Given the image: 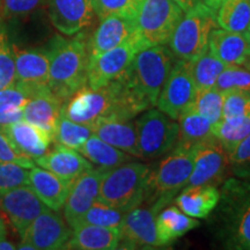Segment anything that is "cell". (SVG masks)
Segmentation results:
<instances>
[{
  "label": "cell",
  "mask_w": 250,
  "mask_h": 250,
  "mask_svg": "<svg viewBox=\"0 0 250 250\" xmlns=\"http://www.w3.org/2000/svg\"><path fill=\"white\" fill-rule=\"evenodd\" d=\"M226 94L214 87L204 90H198L195 102L191 105L193 109L212 124H217L224 117V102Z\"/></svg>",
  "instance_id": "836d02e7"
},
{
  "label": "cell",
  "mask_w": 250,
  "mask_h": 250,
  "mask_svg": "<svg viewBox=\"0 0 250 250\" xmlns=\"http://www.w3.org/2000/svg\"><path fill=\"white\" fill-rule=\"evenodd\" d=\"M4 130L14 143L15 147L34 161L44 155L49 151L51 143L54 142L48 132L29 123L24 118L14 122Z\"/></svg>",
  "instance_id": "7402d4cb"
},
{
  "label": "cell",
  "mask_w": 250,
  "mask_h": 250,
  "mask_svg": "<svg viewBox=\"0 0 250 250\" xmlns=\"http://www.w3.org/2000/svg\"><path fill=\"white\" fill-rule=\"evenodd\" d=\"M62 107L64 102L50 89L49 86H41L31 94L24 104L23 118L44 130L54 139Z\"/></svg>",
  "instance_id": "ac0fdd59"
},
{
  "label": "cell",
  "mask_w": 250,
  "mask_h": 250,
  "mask_svg": "<svg viewBox=\"0 0 250 250\" xmlns=\"http://www.w3.org/2000/svg\"><path fill=\"white\" fill-rule=\"evenodd\" d=\"M107 170L100 167H93L80 175L71 184L70 192L64 205V218L72 229L78 226L90 206L99 201L100 187Z\"/></svg>",
  "instance_id": "5bb4252c"
},
{
  "label": "cell",
  "mask_w": 250,
  "mask_h": 250,
  "mask_svg": "<svg viewBox=\"0 0 250 250\" xmlns=\"http://www.w3.org/2000/svg\"><path fill=\"white\" fill-rule=\"evenodd\" d=\"M190 66L197 90H204L215 86L219 76L226 68L227 64L208 50L205 54L190 62Z\"/></svg>",
  "instance_id": "1f68e13d"
},
{
  "label": "cell",
  "mask_w": 250,
  "mask_h": 250,
  "mask_svg": "<svg viewBox=\"0 0 250 250\" xmlns=\"http://www.w3.org/2000/svg\"><path fill=\"white\" fill-rule=\"evenodd\" d=\"M183 15V9L173 0H140L136 17L137 33L147 48L165 45Z\"/></svg>",
  "instance_id": "8992f818"
},
{
  "label": "cell",
  "mask_w": 250,
  "mask_h": 250,
  "mask_svg": "<svg viewBox=\"0 0 250 250\" xmlns=\"http://www.w3.org/2000/svg\"><path fill=\"white\" fill-rule=\"evenodd\" d=\"M73 229L64 223L58 211L51 208L40 214L20 234L21 241L30 243L36 250H58L66 248Z\"/></svg>",
  "instance_id": "4fadbf2b"
},
{
  "label": "cell",
  "mask_w": 250,
  "mask_h": 250,
  "mask_svg": "<svg viewBox=\"0 0 250 250\" xmlns=\"http://www.w3.org/2000/svg\"><path fill=\"white\" fill-rule=\"evenodd\" d=\"M197 87L191 73L190 62L177 61L162 87L156 107L173 120L191 108L197 96Z\"/></svg>",
  "instance_id": "30bf717a"
},
{
  "label": "cell",
  "mask_w": 250,
  "mask_h": 250,
  "mask_svg": "<svg viewBox=\"0 0 250 250\" xmlns=\"http://www.w3.org/2000/svg\"><path fill=\"white\" fill-rule=\"evenodd\" d=\"M146 48L147 46L140 39L139 34L136 33L121 45L93 59L88 65L87 86L98 89L120 79L129 70L136 55Z\"/></svg>",
  "instance_id": "9c48e42d"
},
{
  "label": "cell",
  "mask_w": 250,
  "mask_h": 250,
  "mask_svg": "<svg viewBox=\"0 0 250 250\" xmlns=\"http://www.w3.org/2000/svg\"><path fill=\"white\" fill-rule=\"evenodd\" d=\"M168 203L158 199L151 208H136L125 214L121 226L120 248L155 249L161 247L156 232V215Z\"/></svg>",
  "instance_id": "8fae6325"
},
{
  "label": "cell",
  "mask_w": 250,
  "mask_h": 250,
  "mask_svg": "<svg viewBox=\"0 0 250 250\" xmlns=\"http://www.w3.org/2000/svg\"><path fill=\"white\" fill-rule=\"evenodd\" d=\"M6 235H7V225H6L4 213L0 210V239L6 237Z\"/></svg>",
  "instance_id": "c3c4849f"
},
{
  "label": "cell",
  "mask_w": 250,
  "mask_h": 250,
  "mask_svg": "<svg viewBox=\"0 0 250 250\" xmlns=\"http://www.w3.org/2000/svg\"><path fill=\"white\" fill-rule=\"evenodd\" d=\"M94 134L127 154L140 158L136 123L131 121H104L93 125Z\"/></svg>",
  "instance_id": "484cf974"
},
{
  "label": "cell",
  "mask_w": 250,
  "mask_h": 250,
  "mask_svg": "<svg viewBox=\"0 0 250 250\" xmlns=\"http://www.w3.org/2000/svg\"><path fill=\"white\" fill-rule=\"evenodd\" d=\"M44 0H1L2 12L8 18L26 17L33 13Z\"/></svg>",
  "instance_id": "7bdbcfd3"
},
{
  "label": "cell",
  "mask_w": 250,
  "mask_h": 250,
  "mask_svg": "<svg viewBox=\"0 0 250 250\" xmlns=\"http://www.w3.org/2000/svg\"><path fill=\"white\" fill-rule=\"evenodd\" d=\"M229 246L235 249L250 250V202L243 206L233 225Z\"/></svg>",
  "instance_id": "60d3db41"
},
{
  "label": "cell",
  "mask_w": 250,
  "mask_h": 250,
  "mask_svg": "<svg viewBox=\"0 0 250 250\" xmlns=\"http://www.w3.org/2000/svg\"><path fill=\"white\" fill-rule=\"evenodd\" d=\"M48 85L62 102L87 85L89 54L88 41L83 33L71 39L56 36L51 41Z\"/></svg>",
  "instance_id": "7a4b0ae2"
},
{
  "label": "cell",
  "mask_w": 250,
  "mask_h": 250,
  "mask_svg": "<svg viewBox=\"0 0 250 250\" xmlns=\"http://www.w3.org/2000/svg\"><path fill=\"white\" fill-rule=\"evenodd\" d=\"M125 214H126V212L98 201L94 203L89 210L83 214L78 226H80V225H96V226L102 227L121 228Z\"/></svg>",
  "instance_id": "d590c367"
},
{
  "label": "cell",
  "mask_w": 250,
  "mask_h": 250,
  "mask_svg": "<svg viewBox=\"0 0 250 250\" xmlns=\"http://www.w3.org/2000/svg\"><path fill=\"white\" fill-rule=\"evenodd\" d=\"M229 161L240 170H250V133L229 154Z\"/></svg>",
  "instance_id": "ee69618b"
},
{
  "label": "cell",
  "mask_w": 250,
  "mask_h": 250,
  "mask_svg": "<svg viewBox=\"0 0 250 250\" xmlns=\"http://www.w3.org/2000/svg\"><path fill=\"white\" fill-rule=\"evenodd\" d=\"M0 7H1V0H0Z\"/></svg>",
  "instance_id": "f907efd6"
},
{
  "label": "cell",
  "mask_w": 250,
  "mask_h": 250,
  "mask_svg": "<svg viewBox=\"0 0 250 250\" xmlns=\"http://www.w3.org/2000/svg\"><path fill=\"white\" fill-rule=\"evenodd\" d=\"M100 20L109 15H122L136 20L140 0H89Z\"/></svg>",
  "instance_id": "74e56055"
},
{
  "label": "cell",
  "mask_w": 250,
  "mask_h": 250,
  "mask_svg": "<svg viewBox=\"0 0 250 250\" xmlns=\"http://www.w3.org/2000/svg\"><path fill=\"white\" fill-rule=\"evenodd\" d=\"M29 186L49 208L59 211L64 208L71 184L43 167L29 169Z\"/></svg>",
  "instance_id": "603a6c76"
},
{
  "label": "cell",
  "mask_w": 250,
  "mask_h": 250,
  "mask_svg": "<svg viewBox=\"0 0 250 250\" xmlns=\"http://www.w3.org/2000/svg\"><path fill=\"white\" fill-rule=\"evenodd\" d=\"M175 62L174 54L165 45L148 46L136 55L124 77L134 92L154 107Z\"/></svg>",
  "instance_id": "277c9868"
},
{
  "label": "cell",
  "mask_w": 250,
  "mask_h": 250,
  "mask_svg": "<svg viewBox=\"0 0 250 250\" xmlns=\"http://www.w3.org/2000/svg\"><path fill=\"white\" fill-rule=\"evenodd\" d=\"M215 12L202 0L184 12L168 42L175 57L192 62L208 51L211 33L218 24Z\"/></svg>",
  "instance_id": "5b68a950"
},
{
  "label": "cell",
  "mask_w": 250,
  "mask_h": 250,
  "mask_svg": "<svg viewBox=\"0 0 250 250\" xmlns=\"http://www.w3.org/2000/svg\"><path fill=\"white\" fill-rule=\"evenodd\" d=\"M17 83L14 46L9 41L6 28L0 23V90Z\"/></svg>",
  "instance_id": "8d00e7d4"
},
{
  "label": "cell",
  "mask_w": 250,
  "mask_h": 250,
  "mask_svg": "<svg viewBox=\"0 0 250 250\" xmlns=\"http://www.w3.org/2000/svg\"><path fill=\"white\" fill-rule=\"evenodd\" d=\"M173 1L176 2V4L179 5L184 12H187V11H189L191 7H193L197 2L201 1V0H173Z\"/></svg>",
  "instance_id": "bcb514c9"
},
{
  "label": "cell",
  "mask_w": 250,
  "mask_h": 250,
  "mask_svg": "<svg viewBox=\"0 0 250 250\" xmlns=\"http://www.w3.org/2000/svg\"><path fill=\"white\" fill-rule=\"evenodd\" d=\"M230 164L229 154L220 142L212 139L197 147L195 166L187 187L217 184L226 174Z\"/></svg>",
  "instance_id": "2e32d148"
},
{
  "label": "cell",
  "mask_w": 250,
  "mask_h": 250,
  "mask_svg": "<svg viewBox=\"0 0 250 250\" xmlns=\"http://www.w3.org/2000/svg\"><path fill=\"white\" fill-rule=\"evenodd\" d=\"M151 169L142 162L129 161L105 171L99 201L124 212L138 208L148 195Z\"/></svg>",
  "instance_id": "3957f363"
},
{
  "label": "cell",
  "mask_w": 250,
  "mask_h": 250,
  "mask_svg": "<svg viewBox=\"0 0 250 250\" xmlns=\"http://www.w3.org/2000/svg\"><path fill=\"white\" fill-rule=\"evenodd\" d=\"M92 134H94L93 125L72 121L62 111L55 131L54 140L59 145L79 151Z\"/></svg>",
  "instance_id": "d6a6232c"
},
{
  "label": "cell",
  "mask_w": 250,
  "mask_h": 250,
  "mask_svg": "<svg viewBox=\"0 0 250 250\" xmlns=\"http://www.w3.org/2000/svg\"><path fill=\"white\" fill-rule=\"evenodd\" d=\"M203 2H205L208 7H211L214 11H218V8L220 7V5L223 4L225 0H202Z\"/></svg>",
  "instance_id": "681fc988"
},
{
  "label": "cell",
  "mask_w": 250,
  "mask_h": 250,
  "mask_svg": "<svg viewBox=\"0 0 250 250\" xmlns=\"http://www.w3.org/2000/svg\"><path fill=\"white\" fill-rule=\"evenodd\" d=\"M22 118L23 109H11V110L0 109V129H5L8 125L22 120Z\"/></svg>",
  "instance_id": "f6af8a7d"
},
{
  "label": "cell",
  "mask_w": 250,
  "mask_h": 250,
  "mask_svg": "<svg viewBox=\"0 0 250 250\" xmlns=\"http://www.w3.org/2000/svg\"><path fill=\"white\" fill-rule=\"evenodd\" d=\"M217 23L228 31H250L249 0H225L217 11Z\"/></svg>",
  "instance_id": "f546056e"
},
{
  "label": "cell",
  "mask_w": 250,
  "mask_h": 250,
  "mask_svg": "<svg viewBox=\"0 0 250 250\" xmlns=\"http://www.w3.org/2000/svg\"><path fill=\"white\" fill-rule=\"evenodd\" d=\"M199 226V221L170 206L164 208L156 215V232L161 246L169 245L184 234Z\"/></svg>",
  "instance_id": "83f0119b"
},
{
  "label": "cell",
  "mask_w": 250,
  "mask_h": 250,
  "mask_svg": "<svg viewBox=\"0 0 250 250\" xmlns=\"http://www.w3.org/2000/svg\"><path fill=\"white\" fill-rule=\"evenodd\" d=\"M137 33L136 20L122 15H109L100 24L88 41L89 62L109 50L121 45Z\"/></svg>",
  "instance_id": "e0dca14e"
},
{
  "label": "cell",
  "mask_w": 250,
  "mask_h": 250,
  "mask_svg": "<svg viewBox=\"0 0 250 250\" xmlns=\"http://www.w3.org/2000/svg\"><path fill=\"white\" fill-rule=\"evenodd\" d=\"M197 147H175L149 175L148 192H153L155 201L164 199L169 203L180 190L188 186L195 166Z\"/></svg>",
  "instance_id": "52a82bcc"
},
{
  "label": "cell",
  "mask_w": 250,
  "mask_h": 250,
  "mask_svg": "<svg viewBox=\"0 0 250 250\" xmlns=\"http://www.w3.org/2000/svg\"><path fill=\"white\" fill-rule=\"evenodd\" d=\"M52 26L66 36H74L92 26L95 12L89 0H46Z\"/></svg>",
  "instance_id": "9a60e30c"
},
{
  "label": "cell",
  "mask_w": 250,
  "mask_h": 250,
  "mask_svg": "<svg viewBox=\"0 0 250 250\" xmlns=\"http://www.w3.org/2000/svg\"><path fill=\"white\" fill-rule=\"evenodd\" d=\"M214 138L230 154L250 133V114L232 118H223L213 125Z\"/></svg>",
  "instance_id": "4dcf8cb0"
},
{
  "label": "cell",
  "mask_w": 250,
  "mask_h": 250,
  "mask_svg": "<svg viewBox=\"0 0 250 250\" xmlns=\"http://www.w3.org/2000/svg\"><path fill=\"white\" fill-rule=\"evenodd\" d=\"M148 108L123 76L98 89L83 86L64 103L62 112L78 123L95 125L104 121H131Z\"/></svg>",
  "instance_id": "6da1fadb"
},
{
  "label": "cell",
  "mask_w": 250,
  "mask_h": 250,
  "mask_svg": "<svg viewBox=\"0 0 250 250\" xmlns=\"http://www.w3.org/2000/svg\"><path fill=\"white\" fill-rule=\"evenodd\" d=\"M213 124L189 108L179 118V137L175 147L195 148L214 139ZM174 147V148H175Z\"/></svg>",
  "instance_id": "4316f807"
},
{
  "label": "cell",
  "mask_w": 250,
  "mask_h": 250,
  "mask_svg": "<svg viewBox=\"0 0 250 250\" xmlns=\"http://www.w3.org/2000/svg\"><path fill=\"white\" fill-rule=\"evenodd\" d=\"M214 88L225 94L228 92L250 94V65H227L219 76Z\"/></svg>",
  "instance_id": "e575fe53"
},
{
  "label": "cell",
  "mask_w": 250,
  "mask_h": 250,
  "mask_svg": "<svg viewBox=\"0 0 250 250\" xmlns=\"http://www.w3.org/2000/svg\"><path fill=\"white\" fill-rule=\"evenodd\" d=\"M140 158L156 159L171 152L177 143L179 124L156 109L146 110L136 122Z\"/></svg>",
  "instance_id": "ba28073f"
},
{
  "label": "cell",
  "mask_w": 250,
  "mask_h": 250,
  "mask_svg": "<svg viewBox=\"0 0 250 250\" xmlns=\"http://www.w3.org/2000/svg\"><path fill=\"white\" fill-rule=\"evenodd\" d=\"M0 210L19 234L49 208L40 199L29 184L0 192Z\"/></svg>",
  "instance_id": "7c38bea8"
},
{
  "label": "cell",
  "mask_w": 250,
  "mask_h": 250,
  "mask_svg": "<svg viewBox=\"0 0 250 250\" xmlns=\"http://www.w3.org/2000/svg\"><path fill=\"white\" fill-rule=\"evenodd\" d=\"M249 1H250V0H249Z\"/></svg>",
  "instance_id": "816d5d0a"
},
{
  "label": "cell",
  "mask_w": 250,
  "mask_h": 250,
  "mask_svg": "<svg viewBox=\"0 0 250 250\" xmlns=\"http://www.w3.org/2000/svg\"><path fill=\"white\" fill-rule=\"evenodd\" d=\"M41 86H29L22 83H17L13 86L0 90V109H23L31 94Z\"/></svg>",
  "instance_id": "f35d334b"
},
{
  "label": "cell",
  "mask_w": 250,
  "mask_h": 250,
  "mask_svg": "<svg viewBox=\"0 0 250 250\" xmlns=\"http://www.w3.org/2000/svg\"><path fill=\"white\" fill-rule=\"evenodd\" d=\"M17 81L29 86H49L50 50L18 49L14 46Z\"/></svg>",
  "instance_id": "44dd1931"
},
{
  "label": "cell",
  "mask_w": 250,
  "mask_h": 250,
  "mask_svg": "<svg viewBox=\"0 0 250 250\" xmlns=\"http://www.w3.org/2000/svg\"><path fill=\"white\" fill-rule=\"evenodd\" d=\"M0 161L13 162L28 169L35 167V161L29 156L22 154L15 147L14 143L12 142L4 129H0Z\"/></svg>",
  "instance_id": "b9f144b4"
},
{
  "label": "cell",
  "mask_w": 250,
  "mask_h": 250,
  "mask_svg": "<svg viewBox=\"0 0 250 250\" xmlns=\"http://www.w3.org/2000/svg\"><path fill=\"white\" fill-rule=\"evenodd\" d=\"M220 201V192L212 184L186 187L175 199L177 208L192 218H206Z\"/></svg>",
  "instance_id": "d4e9b609"
},
{
  "label": "cell",
  "mask_w": 250,
  "mask_h": 250,
  "mask_svg": "<svg viewBox=\"0 0 250 250\" xmlns=\"http://www.w3.org/2000/svg\"><path fill=\"white\" fill-rule=\"evenodd\" d=\"M35 164L56 174L70 184L73 183V181H76L80 175L95 167L79 151L59 144L44 155L36 159Z\"/></svg>",
  "instance_id": "d6986e66"
},
{
  "label": "cell",
  "mask_w": 250,
  "mask_h": 250,
  "mask_svg": "<svg viewBox=\"0 0 250 250\" xmlns=\"http://www.w3.org/2000/svg\"><path fill=\"white\" fill-rule=\"evenodd\" d=\"M121 228L80 225L72 233L65 249L112 250L120 248Z\"/></svg>",
  "instance_id": "cb8c5ba5"
},
{
  "label": "cell",
  "mask_w": 250,
  "mask_h": 250,
  "mask_svg": "<svg viewBox=\"0 0 250 250\" xmlns=\"http://www.w3.org/2000/svg\"><path fill=\"white\" fill-rule=\"evenodd\" d=\"M79 152L95 167L103 169H111L125 162L132 161V155L114 147L110 144L99 138L96 134H92L87 139Z\"/></svg>",
  "instance_id": "f1b7e54d"
},
{
  "label": "cell",
  "mask_w": 250,
  "mask_h": 250,
  "mask_svg": "<svg viewBox=\"0 0 250 250\" xmlns=\"http://www.w3.org/2000/svg\"><path fill=\"white\" fill-rule=\"evenodd\" d=\"M29 184V169L13 162L0 161V192Z\"/></svg>",
  "instance_id": "ab89813d"
},
{
  "label": "cell",
  "mask_w": 250,
  "mask_h": 250,
  "mask_svg": "<svg viewBox=\"0 0 250 250\" xmlns=\"http://www.w3.org/2000/svg\"><path fill=\"white\" fill-rule=\"evenodd\" d=\"M208 50L227 65H243L250 61V31L235 33L223 28L211 33Z\"/></svg>",
  "instance_id": "ffe728a7"
},
{
  "label": "cell",
  "mask_w": 250,
  "mask_h": 250,
  "mask_svg": "<svg viewBox=\"0 0 250 250\" xmlns=\"http://www.w3.org/2000/svg\"><path fill=\"white\" fill-rule=\"evenodd\" d=\"M17 248V245L13 243L9 240L6 239V237H1L0 239V250H15Z\"/></svg>",
  "instance_id": "7dc6e473"
}]
</instances>
